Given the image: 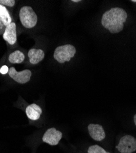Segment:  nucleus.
Segmentation results:
<instances>
[{"mask_svg":"<svg viewBox=\"0 0 136 153\" xmlns=\"http://www.w3.org/2000/svg\"><path fill=\"white\" fill-rule=\"evenodd\" d=\"M128 17L126 12L120 7H113L104 12L101 19L103 27L112 33H118L124 28Z\"/></svg>","mask_w":136,"mask_h":153,"instance_id":"obj_1","label":"nucleus"},{"mask_svg":"<svg viewBox=\"0 0 136 153\" xmlns=\"http://www.w3.org/2000/svg\"><path fill=\"white\" fill-rule=\"evenodd\" d=\"M19 17L23 26L27 28L34 27L38 22V16L30 6H23L19 12Z\"/></svg>","mask_w":136,"mask_h":153,"instance_id":"obj_2","label":"nucleus"},{"mask_svg":"<svg viewBox=\"0 0 136 153\" xmlns=\"http://www.w3.org/2000/svg\"><path fill=\"white\" fill-rule=\"evenodd\" d=\"M76 53V48L71 44H66L58 47L54 54V57L56 61L59 63L69 62Z\"/></svg>","mask_w":136,"mask_h":153,"instance_id":"obj_3","label":"nucleus"},{"mask_svg":"<svg viewBox=\"0 0 136 153\" xmlns=\"http://www.w3.org/2000/svg\"><path fill=\"white\" fill-rule=\"evenodd\" d=\"M116 148L121 153H132L136 150V138L129 135L123 136Z\"/></svg>","mask_w":136,"mask_h":153,"instance_id":"obj_4","label":"nucleus"},{"mask_svg":"<svg viewBox=\"0 0 136 153\" xmlns=\"http://www.w3.org/2000/svg\"><path fill=\"white\" fill-rule=\"evenodd\" d=\"M9 75L16 82L20 84H25L30 80L31 72L28 69L23 70L21 72H17L15 68L11 67L9 69Z\"/></svg>","mask_w":136,"mask_h":153,"instance_id":"obj_5","label":"nucleus"},{"mask_svg":"<svg viewBox=\"0 0 136 153\" xmlns=\"http://www.w3.org/2000/svg\"><path fill=\"white\" fill-rule=\"evenodd\" d=\"M62 137V132L52 127L47 129L45 132L42 137V141L50 145L55 146L58 144Z\"/></svg>","mask_w":136,"mask_h":153,"instance_id":"obj_6","label":"nucleus"},{"mask_svg":"<svg viewBox=\"0 0 136 153\" xmlns=\"http://www.w3.org/2000/svg\"><path fill=\"white\" fill-rule=\"evenodd\" d=\"M3 39L10 45H14L17 41V31L15 22H12L5 28L3 34Z\"/></svg>","mask_w":136,"mask_h":153,"instance_id":"obj_7","label":"nucleus"},{"mask_svg":"<svg viewBox=\"0 0 136 153\" xmlns=\"http://www.w3.org/2000/svg\"><path fill=\"white\" fill-rule=\"evenodd\" d=\"M88 130L91 137L96 141H101L106 137L103 127L100 124H90L88 126Z\"/></svg>","mask_w":136,"mask_h":153,"instance_id":"obj_8","label":"nucleus"},{"mask_svg":"<svg viewBox=\"0 0 136 153\" xmlns=\"http://www.w3.org/2000/svg\"><path fill=\"white\" fill-rule=\"evenodd\" d=\"M12 18L7 8L0 4V34L3 33L2 31L5 30L6 27L12 23Z\"/></svg>","mask_w":136,"mask_h":153,"instance_id":"obj_9","label":"nucleus"},{"mask_svg":"<svg viewBox=\"0 0 136 153\" xmlns=\"http://www.w3.org/2000/svg\"><path fill=\"white\" fill-rule=\"evenodd\" d=\"M28 55L30 63L32 65H37L44 59L45 53L42 49L31 48L28 51Z\"/></svg>","mask_w":136,"mask_h":153,"instance_id":"obj_10","label":"nucleus"},{"mask_svg":"<svg viewBox=\"0 0 136 153\" xmlns=\"http://www.w3.org/2000/svg\"><path fill=\"white\" fill-rule=\"evenodd\" d=\"M26 114L30 120L33 121L38 120L42 114V109L38 105L32 104L27 107Z\"/></svg>","mask_w":136,"mask_h":153,"instance_id":"obj_11","label":"nucleus"},{"mask_svg":"<svg viewBox=\"0 0 136 153\" xmlns=\"http://www.w3.org/2000/svg\"><path fill=\"white\" fill-rule=\"evenodd\" d=\"M25 55L20 50H16L9 56V61L12 64L22 63L25 59Z\"/></svg>","mask_w":136,"mask_h":153,"instance_id":"obj_12","label":"nucleus"},{"mask_svg":"<svg viewBox=\"0 0 136 153\" xmlns=\"http://www.w3.org/2000/svg\"><path fill=\"white\" fill-rule=\"evenodd\" d=\"M88 153H110L98 145H93L89 147Z\"/></svg>","mask_w":136,"mask_h":153,"instance_id":"obj_13","label":"nucleus"},{"mask_svg":"<svg viewBox=\"0 0 136 153\" xmlns=\"http://www.w3.org/2000/svg\"><path fill=\"white\" fill-rule=\"evenodd\" d=\"M16 1L14 0H0V4L4 6L13 7L15 5Z\"/></svg>","mask_w":136,"mask_h":153,"instance_id":"obj_14","label":"nucleus"},{"mask_svg":"<svg viewBox=\"0 0 136 153\" xmlns=\"http://www.w3.org/2000/svg\"><path fill=\"white\" fill-rule=\"evenodd\" d=\"M9 72V68L6 65H4L3 66L1 69H0V73H1V74L3 75H5L6 74L7 72Z\"/></svg>","mask_w":136,"mask_h":153,"instance_id":"obj_15","label":"nucleus"},{"mask_svg":"<svg viewBox=\"0 0 136 153\" xmlns=\"http://www.w3.org/2000/svg\"><path fill=\"white\" fill-rule=\"evenodd\" d=\"M134 123H135V124L136 126V114H135L134 117Z\"/></svg>","mask_w":136,"mask_h":153,"instance_id":"obj_16","label":"nucleus"},{"mask_svg":"<svg viewBox=\"0 0 136 153\" xmlns=\"http://www.w3.org/2000/svg\"><path fill=\"white\" fill-rule=\"evenodd\" d=\"M81 1H80V0H72V2H74V3H79V2H80Z\"/></svg>","mask_w":136,"mask_h":153,"instance_id":"obj_17","label":"nucleus"},{"mask_svg":"<svg viewBox=\"0 0 136 153\" xmlns=\"http://www.w3.org/2000/svg\"><path fill=\"white\" fill-rule=\"evenodd\" d=\"M131 1L133 3H136V0H132V1Z\"/></svg>","mask_w":136,"mask_h":153,"instance_id":"obj_18","label":"nucleus"}]
</instances>
